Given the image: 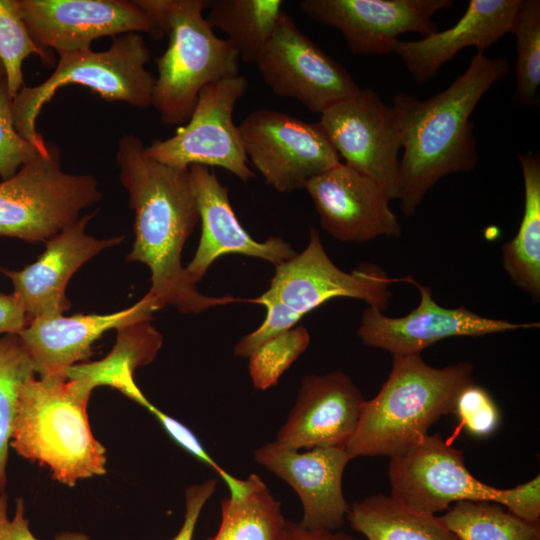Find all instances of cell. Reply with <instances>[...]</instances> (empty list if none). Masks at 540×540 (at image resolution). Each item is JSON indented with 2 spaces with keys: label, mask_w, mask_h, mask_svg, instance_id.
Segmentation results:
<instances>
[{
  "label": "cell",
  "mask_w": 540,
  "mask_h": 540,
  "mask_svg": "<svg viewBox=\"0 0 540 540\" xmlns=\"http://www.w3.org/2000/svg\"><path fill=\"white\" fill-rule=\"evenodd\" d=\"M460 540H540V523L487 501H460L441 516Z\"/></svg>",
  "instance_id": "cell-29"
},
{
  "label": "cell",
  "mask_w": 540,
  "mask_h": 540,
  "mask_svg": "<svg viewBox=\"0 0 540 540\" xmlns=\"http://www.w3.org/2000/svg\"><path fill=\"white\" fill-rule=\"evenodd\" d=\"M411 276L390 277L380 267L366 263L345 272L326 253L319 231L312 227L306 248L275 267L269 288L260 297L275 300L304 317L337 297L362 300L380 311L388 307L395 282L409 283Z\"/></svg>",
  "instance_id": "cell-11"
},
{
  "label": "cell",
  "mask_w": 540,
  "mask_h": 540,
  "mask_svg": "<svg viewBox=\"0 0 540 540\" xmlns=\"http://www.w3.org/2000/svg\"><path fill=\"white\" fill-rule=\"evenodd\" d=\"M506 57L477 51L469 66L445 90L426 99L399 92L392 103L403 156L400 160V208L413 215L427 192L444 176L468 172L478 163L475 107L491 86L503 79Z\"/></svg>",
  "instance_id": "cell-2"
},
{
  "label": "cell",
  "mask_w": 540,
  "mask_h": 540,
  "mask_svg": "<svg viewBox=\"0 0 540 540\" xmlns=\"http://www.w3.org/2000/svg\"><path fill=\"white\" fill-rule=\"evenodd\" d=\"M12 98L9 94L6 78L0 81V177L6 180L29 160L40 153L34 144L22 137L16 130Z\"/></svg>",
  "instance_id": "cell-34"
},
{
  "label": "cell",
  "mask_w": 540,
  "mask_h": 540,
  "mask_svg": "<svg viewBox=\"0 0 540 540\" xmlns=\"http://www.w3.org/2000/svg\"><path fill=\"white\" fill-rule=\"evenodd\" d=\"M154 20L168 47L157 59L152 106L165 125H184L208 84L238 75L239 56L218 37L203 11L210 0H135Z\"/></svg>",
  "instance_id": "cell-5"
},
{
  "label": "cell",
  "mask_w": 540,
  "mask_h": 540,
  "mask_svg": "<svg viewBox=\"0 0 540 540\" xmlns=\"http://www.w3.org/2000/svg\"><path fill=\"white\" fill-rule=\"evenodd\" d=\"M8 496L0 495V540H39L30 530L29 520L25 517V506L22 498L16 500L14 517L10 519L7 513ZM54 540H90L80 532H63Z\"/></svg>",
  "instance_id": "cell-38"
},
{
  "label": "cell",
  "mask_w": 540,
  "mask_h": 540,
  "mask_svg": "<svg viewBox=\"0 0 540 540\" xmlns=\"http://www.w3.org/2000/svg\"><path fill=\"white\" fill-rule=\"evenodd\" d=\"M93 389L85 379L51 375L29 379L19 396L10 446L69 487L106 473V449L87 415Z\"/></svg>",
  "instance_id": "cell-3"
},
{
  "label": "cell",
  "mask_w": 540,
  "mask_h": 540,
  "mask_svg": "<svg viewBox=\"0 0 540 540\" xmlns=\"http://www.w3.org/2000/svg\"><path fill=\"white\" fill-rule=\"evenodd\" d=\"M410 284L420 292V303L408 315L388 317L368 306L361 317L357 335L361 342L390 352L393 356L420 354L449 337L484 336L517 329L536 328L539 323H513L480 316L464 306L446 308L436 303L431 289L413 277Z\"/></svg>",
  "instance_id": "cell-16"
},
{
  "label": "cell",
  "mask_w": 540,
  "mask_h": 540,
  "mask_svg": "<svg viewBox=\"0 0 540 540\" xmlns=\"http://www.w3.org/2000/svg\"><path fill=\"white\" fill-rule=\"evenodd\" d=\"M85 214L49 240L39 258L21 270L0 267L13 284L12 294L29 320L63 314L71 302L66 287L76 271L103 250L120 244L125 236L97 239L85 229L94 214Z\"/></svg>",
  "instance_id": "cell-19"
},
{
  "label": "cell",
  "mask_w": 540,
  "mask_h": 540,
  "mask_svg": "<svg viewBox=\"0 0 540 540\" xmlns=\"http://www.w3.org/2000/svg\"><path fill=\"white\" fill-rule=\"evenodd\" d=\"M364 402L359 388L342 371L307 375L274 443L293 450L345 447L356 430Z\"/></svg>",
  "instance_id": "cell-20"
},
{
  "label": "cell",
  "mask_w": 540,
  "mask_h": 540,
  "mask_svg": "<svg viewBox=\"0 0 540 540\" xmlns=\"http://www.w3.org/2000/svg\"><path fill=\"white\" fill-rule=\"evenodd\" d=\"M304 189L313 201L321 227L335 239L368 242L401 235V225L384 190L345 163L311 178Z\"/></svg>",
  "instance_id": "cell-17"
},
{
  "label": "cell",
  "mask_w": 540,
  "mask_h": 540,
  "mask_svg": "<svg viewBox=\"0 0 540 540\" xmlns=\"http://www.w3.org/2000/svg\"><path fill=\"white\" fill-rule=\"evenodd\" d=\"M282 540H359L345 532L330 530H308L287 520Z\"/></svg>",
  "instance_id": "cell-41"
},
{
  "label": "cell",
  "mask_w": 540,
  "mask_h": 540,
  "mask_svg": "<svg viewBox=\"0 0 540 540\" xmlns=\"http://www.w3.org/2000/svg\"><path fill=\"white\" fill-rule=\"evenodd\" d=\"M281 0H214L206 17L227 35L239 59L256 63L282 14Z\"/></svg>",
  "instance_id": "cell-28"
},
{
  "label": "cell",
  "mask_w": 540,
  "mask_h": 540,
  "mask_svg": "<svg viewBox=\"0 0 540 540\" xmlns=\"http://www.w3.org/2000/svg\"><path fill=\"white\" fill-rule=\"evenodd\" d=\"M117 332L116 343L104 359L79 363L64 374L69 378L85 379L94 388L112 387L137 402L144 394L134 381V370L154 361L162 347L163 336L151 320L132 323Z\"/></svg>",
  "instance_id": "cell-24"
},
{
  "label": "cell",
  "mask_w": 540,
  "mask_h": 540,
  "mask_svg": "<svg viewBox=\"0 0 540 540\" xmlns=\"http://www.w3.org/2000/svg\"><path fill=\"white\" fill-rule=\"evenodd\" d=\"M33 364L18 335L0 337V495L6 493L7 462L23 385L35 377Z\"/></svg>",
  "instance_id": "cell-30"
},
{
  "label": "cell",
  "mask_w": 540,
  "mask_h": 540,
  "mask_svg": "<svg viewBox=\"0 0 540 540\" xmlns=\"http://www.w3.org/2000/svg\"><path fill=\"white\" fill-rule=\"evenodd\" d=\"M524 180V211L515 237L502 247L503 267L533 300L540 298V155H516Z\"/></svg>",
  "instance_id": "cell-25"
},
{
  "label": "cell",
  "mask_w": 540,
  "mask_h": 540,
  "mask_svg": "<svg viewBox=\"0 0 540 540\" xmlns=\"http://www.w3.org/2000/svg\"><path fill=\"white\" fill-rule=\"evenodd\" d=\"M33 40L58 54L91 49L101 37L149 33L161 37L153 18L136 1L18 0Z\"/></svg>",
  "instance_id": "cell-14"
},
{
  "label": "cell",
  "mask_w": 540,
  "mask_h": 540,
  "mask_svg": "<svg viewBox=\"0 0 540 540\" xmlns=\"http://www.w3.org/2000/svg\"><path fill=\"white\" fill-rule=\"evenodd\" d=\"M309 344L310 334L303 326H295L263 343L248 357L253 386L262 391L275 386Z\"/></svg>",
  "instance_id": "cell-33"
},
{
  "label": "cell",
  "mask_w": 540,
  "mask_h": 540,
  "mask_svg": "<svg viewBox=\"0 0 540 540\" xmlns=\"http://www.w3.org/2000/svg\"><path fill=\"white\" fill-rule=\"evenodd\" d=\"M318 122L346 165L374 180L390 200L399 199L400 133L392 107L377 92L360 88Z\"/></svg>",
  "instance_id": "cell-13"
},
{
  "label": "cell",
  "mask_w": 540,
  "mask_h": 540,
  "mask_svg": "<svg viewBox=\"0 0 540 540\" xmlns=\"http://www.w3.org/2000/svg\"><path fill=\"white\" fill-rule=\"evenodd\" d=\"M391 497L399 503L436 515L460 501H487L504 506L526 520L539 522L540 477L511 489L482 483L467 469L462 450L439 434L426 435L389 465Z\"/></svg>",
  "instance_id": "cell-7"
},
{
  "label": "cell",
  "mask_w": 540,
  "mask_h": 540,
  "mask_svg": "<svg viewBox=\"0 0 540 540\" xmlns=\"http://www.w3.org/2000/svg\"><path fill=\"white\" fill-rule=\"evenodd\" d=\"M346 518L368 540H460L440 516L374 495L349 507Z\"/></svg>",
  "instance_id": "cell-26"
},
{
  "label": "cell",
  "mask_w": 540,
  "mask_h": 540,
  "mask_svg": "<svg viewBox=\"0 0 540 540\" xmlns=\"http://www.w3.org/2000/svg\"><path fill=\"white\" fill-rule=\"evenodd\" d=\"M248 162L276 191L304 188L313 177L340 163L319 122L261 108L238 125Z\"/></svg>",
  "instance_id": "cell-10"
},
{
  "label": "cell",
  "mask_w": 540,
  "mask_h": 540,
  "mask_svg": "<svg viewBox=\"0 0 540 540\" xmlns=\"http://www.w3.org/2000/svg\"><path fill=\"white\" fill-rule=\"evenodd\" d=\"M244 301L264 305L266 317L256 330L243 336L236 343L234 354L238 357L248 358L263 343L294 328L303 318L297 312L275 300L258 296Z\"/></svg>",
  "instance_id": "cell-36"
},
{
  "label": "cell",
  "mask_w": 540,
  "mask_h": 540,
  "mask_svg": "<svg viewBox=\"0 0 540 540\" xmlns=\"http://www.w3.org/2000/svg\"><path fill=\"white\" fill-rule=\"evenodd\" d=\"M157 310L160 308L155 299L146 293L133 306L109 314H60L31 319L18 337L36 374L65 375L66 370L93 354L94 342L106 331L152 320Z\"/></svg>",
  "instance_id": "cell-22"
},
{
  "label": "cell",
  "mask_w": 540,
  "mask_h": 540,
  "mask_svg": "<svg viewBox=\"0 0 540 540\" xmlns=\"http://www.w3.org/2000/svg\"><path fill=\"white\" fill-rule=\"evenodd\" d=\"M101 198L97 179L63 171L59 148L48 143L46 153L0 182V236L47 241Z\"/></svg>",
  "instance_id": "cell-8"
},
{
  "label": "cell",
  "mask_w": 540,
  "mask_h": 540,
  "mask_svg": "<svg viewBox=\"0 0 540 540\" xmlns=\"http://www.w3.org/2000/svg\"><path fill=\"white\" fill-rule=\"evenodd\" d=\"M116 160L135 214V240L126 259L149 268L147 293L159 308L172 306L183 314H197L241 300L202 294L182 265L183 247L199 221L189 169L172 168L151 158L133 134L120 138Z\"/></svg>",
  "instance_id": "cell-1"
},
{
  "label": "cell",
  "mask_w": 540,
  "mask_h": 540,
  "mask_svg": "<svg viewBox=\"0 0 540 540\" xmlns=\"http://www.w3.org/2000/svg\"><path fill=\"white\" fill-rule=\"evenodd\" d=\"M247 89V80L235 75L206 85L188 121L167 139L145 146L148 156L172 168L192 165L223 168L242 182L255 177L244 151L233 111Z\"/></svg>",
  "instance_id": "cell-9"
},
{
  "label": "cell",
  "mask_w": 540,
  "mask_h": 540,
  "mask_svg": "<svg viewBox=\"0 0 540 540\" xmlns=\"http://www.w3.org/2000/svg\"><path fill=\"white\" fill-rule=\"evenodd\" d=\"M4 78H5V73H4L3 66H2V64H1V62H0V81H1L2 79H4Z\"/></svg>",
  "instance_id": "cell-42"
},
{
  "label": "cell",
  "mask_w": 540,
  "mask_h": 540,
  "mask_svg": "<svg viewBox=\"0 0 540 540\" xmlns=\"http://www.w3.org/2000/svg\"><path fill=\"white\" fill-rule=\"evenodd\" d=\"M473 366L443 368L420 356H393L392 369L371 400H365L352 437L345 446L350 459L402 454L443 415L453 413L459 393L473 383Z\"/></svg>",
  "instance_id": "cell-4"
},
{
  "label": "cell",
  "mask_w": 540,
  "mask_h": 540,
  "mask_svg": "<svg viewBox=\"0 0 540 540\" xmlns=\"http://www.w3.org/2000/svg\"><path fill=\"white\" fill-rule=\"evenodd\" d=\"M150 51L140 33L112 38L103 51L86 49L60 53L52 74L36 86L24 85L12 100L14 124L18 133L46 152L48 143L37 131L41 109L58 89L81 85L105 101H120L136 108L152 106L156 78L146 69Z\"/></svg>",
  "instance_id": "cell-6"
},
{
  "label": "cell",
  "mask_w": 540,
  "mask_h": 540,
  "mask_svg": "<svg viewBox=\"0 0 540 540\" xmlns=\"http://www.w3.org/2000/svg\"><path fill=\"white\" fill-rule=\"evenodd\" d=\"M217 480L209 479L201 484L187 487L185 492V516L179 532L171 540H192L201 511L216 490Z\"/></svg>",
  "instance_id": "cell-39"
},
{
  "label": "cell",
  "mask_w": 540,
  "mask_h": 540,
  "mask_svg": "<svg viewBox=\"0 0 540 540\" xmlns=\"http://www.w3.org/2000/svg\"><path fill=\"white\" fill-rule=\"evenodd\" d=\"M286 522L280 502L258 475L250 474L241 493L221 501L219 529L208 540H282Z\"/></svg>",
  "instance_id": "cell-27"
},
{
  "label": "cell",
  "mask_w": 540,
  "mask_h": 540,
  "mask_svg": "<svg viewBox=\"0 0 540 540\" xmlns=\"http://www.w3.org/2000/svg\"><path fill=\"white\" fill-rule=\"evenodd\" d=\"M272 92L322 113L360 87L339 62L304 34L285 11L256 62Z\"/></svg>",
  "instance_id": "cell-12"
},
{
  "label": "cell",
  "mask_w": 540,
  "mask_h": 540,
  "mask_svg": "<svg viewBox=\"0 0 540 540\" xmlns=\"http://www.w3.org/2000/svg\"><path fill=\"white\" fill-rule=\"evenodd\" d=\"M453 413L464 429L476 437L491 435L500 423V412L494 400L483 387L474 383L459 393Z\"/></svg>",
  "instance_id": "cell-35"
},
{
  "label": "cell",
  "mask_w": 540,
  "mask_h": 540,
  "mask_svg": "<svg viewBox=\"0 0 540 540\" xmlns=\"http://www.w3.org/2000/svg\"><path fill=\"white\" fill-rule=\"evenodd\" d=\"M24 309L11 294L0 292V334H20L29 324Z\"/></svg>",
  "instance_id": "cell-40"
},
{
  "label": "cell",
  "mask_w": 540,
  "mask_h": 540,
  "mask_svg": "<svg viewBox=\"0 0 540 540\" xmlns=\"http://www.w3.org/2000/svg\"><path fill=\"white\" fill-rule=\"evenodd\" d=\"M520 4L521 0H470L454 26L416 41L397 39L391 53L399 56L415 81L424 84L463 48L475 46L484 52L510 33Z\"/></svg>",
  "instance_id": "cell-23"
},
{
  "label": "cell",
  "mask_w": 540,
  "mask_h": 540,
  "mask_svg": "<svg viewBox=\"0 0 540 540\" xmlns=\"http://www.w3.org/2000/svg\"><path fill=\"white\" fill-rule=\"evenodd\" d=\"M192 188L201 222V237L190 263L185 267L197 283L220 256L238 254L265 260L275 267L297 252L282 237L255 240L240 224L232 208L228 188L208 167H189Z\"/></svg>",
  "instance_id": "cell-21"
},
{
  "label": "cell",
  "mask_w": 540,
  "mask_h": 540,
  "mask_svg": "<svg viewBox=\"0 0 540 540\" xmlns=\"http://www.w3.org/2000/svg\"><path fill=\"white\" fill-rule=\"evenodd\" d=\"M148 410L160 423L165 432L186 452L211 467L223 479L229 489V495L239 494L245 484V479H239L224 470L214 459L207 453L199 439L195 434L186 427L183 423L175 418L162 412L159 408L147 400L143 406Z\"/></svg>",
  "instance_id": "cell-37"
},
{
  "label": "cell",
  "mask_w": 540,
  "mask_h": 540,
  "mask_svg": "<svg viewBox=\"0 0 540 540\" xmlns=\"http://www.w3.org/2000/svg\"><path fill=\"white\" fill-rule=\"evenodd\" d=\"M510 33L516 38V88L512 102L520 107L538 103L540 86V1L521 0Z\"/></svg>",
  "instance_id": "cell-31"
},
{
  "label": "cell",
  "mask_w": 540,
  "mask_h": 540,
  "mask_svg": "<svg viewBox=\"0 0 540 540\" xmlns=\"http://www.w3.org/2000/svg\"><path fill=\"white\" fill-rule=\"evenodd\" d=\"M30 55L40 57L48 66L54 60L53 54L40 47L31 37L18 0H0V62L12 99L24 86L22 64Z\"/></svg>",
  "instance_id": "cell-32"
},
{
  "label": "cell",
  "mask_w": 540,
  "mask_h": 540,
  "mask_svg": "<svg viewBox=\"0 0 540 540\" xmlns=\"http://www.w3.org/2000/svg\"><path fill=\"white\" fill-rule=\"evenodd\" d=\"M452 0H302L298 6L312 20L337 29L357 55L391 53L398 36L437 32L432 17Z\"/></svg>",
  "instance_id": "cell-15"
},
{
  "label": "cell",
  "mask_w": 540,
  "mask_h": 540,
  "mask_svg": "<svg viewBox=\"0 0 540 540\" xmlns=\"http://www.w3.org/2000/svg\"><path fill=\"white\" fill-rule=\"evenodd\" d=\"M254 459L297 493L303 508L301 527L334 531L344 524L349 505L343 494L342 478L351 460L345 447L299 452L271 442L257 448Z\"/></svg>",
  "instance_id": "cell-18"
}]
</instances>
